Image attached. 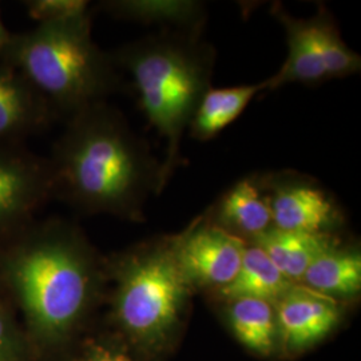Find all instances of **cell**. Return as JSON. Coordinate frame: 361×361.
Returning <instances> with one entry per match:
<instances>
[{"mask_svg":"<svg viewBox=\"0 0 361 361\" xmlns=\"http://www.w3.org/2000/svg\"><path fill=\"white\" fill-rule=\"evenodd\" d=\"M173 244L177 262L190 286L213 292L232 283L247 246L207 216L195 219L185 232L173 237Z\"/></svg>","mask_w":361,"mask_h":361,"instance_id":"obj_6","label":"cell"},{"mask_svg":"<svg viewBox=\"0 0 361 361\" xmlns=\"http://www.w3.org/2000/svg\"><path fill=\"white\" fill-rule=\"evenodd\" d=\"M89 3L83 0H39L31 3V15L40 22L61 20L87 15Z\"/></svg>","mask_w":361,"mask_h":361,"instance_id":"obj_20","label":"cell"},{"mask_svg":"<svg viewBox=\"0 0 361 361\" xmlns=\"http://www.w3.org/2000/svg\"><path fill=\"white\" fill-rule=\"evenodd\" d=\"M277 337L283 348L302 352L320 343L341 320L336 300L297 284L274 304Z\"/></svg>","mask_w":361,"mask_h":361,"instance_id":"obj_8","label":"cell"},{"mask_svg":"<svg viewBox=\"0 0 361 361\" xmlns=\"http://www.w3.org/2000/svg\"><path fill=\"white\" fill-rule=\"evenodd\" d=\"M271 15L283 25L286 34L288 56L280 70L265 79L267 91L289 83L317 85L329 80L317 44L312 16L300 19L285 11L281 4H274Z\"/></svg>","mask_w":361,"mask_h":361,"instance_id":"obj_9","label":"cell"},{"mask_svg":"<svg viewBox=\"0 0 361 361\" xmlns=\"http://www.w3.org/2000/svg\"><path fill=\"white\" fill-rule=\"evenodd\" d=\"M31 116L26 87L11 73L0 70V137L20 129Z\"/></svg>","mask_w":361,"mask_h":361,"instance_id":"obj_19","label":"cell"},{"mask_svg":"<svg viewBox=\"0 0 361 361\" xmlns=\"http://www.w3.org/2000/svg\"><path fill=\"white\" fill-rule=\"evenodd\" d=\"M201 35L161 30L130 43L116 58L130 74L143 114L166 145L165 186L183 164L182 137L212 87L216 50Z\"/></svg>","mask_w":361,"mask_h":361,"instance_id":"obj_2","label":"cell"},{"mask_svg":"<svg viewBox=\"0 0 361 361\" xmlns=\"http://www.w3.org/2000/svg\"><path fill=\"white\" fill-rule=\"evenodd\" d=\"M118 16L162 30L202 34L207 23V8L202 3L190 0H133L111 3Z\"/></svg>","mask_w":361,"mask_h":361,"instance_id":"obj_15","label":"cell"},{"mask_svg":"<svg viewBox=\"0 0 361 361\" xmlns=\"http://www.w3.org/2000/svg\"><path fill=\"white\" fill-rule=\"evenodd\" d=\"M300 285L336 301L357 296L361 290L360 250L340 246L337 241L310 264Z\"/></svg>","mask_w":361,"mask_h":361,"instance_id":"obj_12","label":"cell"},{"mask_svg":"<svg viewBox=\"0 0 361 361\" xmlns=\"http://www.w3.org/2000/svg\"><path fill=\"white\" fill-rule=\"evenodd\" d=\"M6 39H7V34H6V30H4V27L1 25V20H0V46L6 42Z\"/></svg>","mask_w":361,"mask_h":361,"instance_id":"obj_23","label":"cell"},{"mask_svg":"<svg viewBox=\"0 0 361 361\" xmlns=\"http://www.w3.org/2000/svg\"><path fill=\"white\" fill-rule=\"evenodd\" d=\"M82 361H135L131 359L129 355L116 350V349L109 348V347H102V345H95L87 350L86 356L82 359Z\"/></svg>","mask_w":361,"mask_h":361,"instance_id":"obj_21","label":"cell"},{"mask_svg":"<svg viewBox=\"0 0 361 361\" xmlns=\"http://www.w3.org/2000/svg\"><path fill=\"white\" fill-rule=\"evenodd\" d=\"M37 193V173L16 159L0 157V224L26 210Z\"/></svg>","mask_w":361,"mask_h":361,"instance_id":"obj_18","label":"cell"},{"mask_svg":"<svg viewBox=\"0 0 361 361\" xmlns=\"http://www.w3.org/2000/svg\"><path fill=\"white\" fill-rule=\"evenodd\" d=\"M11 279L30 319L46 334L67 331L90 298V262L67 237L49 238L22 252L13 261Z\"/></svg>","mask_w":361,"mask_h":361,"instance_id":"obj_5","label":"cell"},{"mask_svg":"<svg viewBox=\"0 0 361 361\" xmlns=\"http://www.w3.org/2000/svg\"><path fill=\"white\" fill-rule=\"evenodd\" d=\"M312 20L328 79L345 78L360 73V55L349 49L343 40L335 18L328 8L320 6L317 13L312 16Z\"/></svg>","mask_w":361,"mask_h":361,"instance_id":"obj_17","label":"cell"},{"mask_svg":"<svg viewBox=\"0 0 361 361\" xmlns=\"http://www.w3.org/2000/svg\"><path fill=\"white\" fill-rule=\"evenodd\" d=\"M193 290L177 262L173 237L143 246L118 269V322L145 348H162Z\"/></svg>","mask_w":361,"mask_h":361,"instance_id":"obj_4","label":"cell"},{"mask_svg":"<svg viewBox=\"0 0 361 361\" xmlns=\"http://www.w3.org/2000/svg\"><path fill=\"white\" fill-rule=\"evenodd\" d=\"M58 176L78 207L130 219H142L146 201L165 189L162 162L149 145L98 104L74 116L59 147Z\"/></svg>","mask_w":361,"mask_h":361,"instance_id":"obj_1","label":"cell"},{"mask_svg":"<svg viewBox=\"0 0 361 361\" xmlns=\"http://www.w3.org/2000/svg\"><path fill=\"white\" fill-rule=\"evenodd\" d=\"M295 285L284 277L259 247L250 244L246 246L234 280L216 293L225 301L256 298L274 305Z\"/></svg>","mask_w":361,"mask_h":361,"instance_id":"obj_13","label":"cell"},{"mask_svg":"<svg viewBox=\"0 0 361 361\" xmlns=\"http://www.w3.org/2000/svg\"><path fill=\"white\" fill-rule=\"evenodd\" d=\"M7 353V329L4 320L0 317V361L6 360Z\"/></svg>","mask_w":361,"mask_h":361,"instance_id":"obj_22","label":"cell"},{"mask_svg":"<svg viewBox=\"0 0 361 361\" xmlns=\"http://www.w3.org/2000/svg\"><path fill=\"white\" fill-rule=\"evenodd\" d=\"M336 243L334 234L293 232L274 226L250 241L293 284H300L310 264Z\"/></svg>","mask_w":361,"mask_h":361,"instance_id":"obj_11","label":"cell"},{"mask_svg":"<svg viewBox=\"0 0 361 361\" xmlns=\"http://www.w3.org/2000/svg\"><path fill=\"white\" fill-rule=\"evenodd\" d=\"M267 91L265 80L235 87H210L198 104L189 133L194 140L210 141L244 113L252 99Z\"/></svg>","mask_w":361,"mask_h":361,"instance_id":"obj_14","label":"cell"},{"mask_svg":"<svg viewBox=\"0 0 361 361\" xmlns=\"http://www.w3.org/2000/svg\"><path fill=\"white\" fill-rule=\"evenodd\" d=\"M207 216L221 229L245 243L267 232L273 221L262 176H250L234 183Z\"/></svg>","mask_w":361,"mask_h":361,"instance_id":"obj_10","label":"cell"},{"mask_svg":"<svg viewBox=\"0 0 361 361\" xmlns=\"http://www.w3.org/2000/svg\"><path fill=\"white\" fill-rule=\"evenodd\" d=\"M89 15L40 22L15 58L30 80L67 110L79 111L116 87L111 62L91 38Z\"/></svg>","mask_w":361,"mask_h":361,"instance_id":"obj_3","label":"cell"},{"mask_svg":"<svg viewBox=\"0 0 361 361\" xmlns=\"http://www.w3.org/2000/svg\"><path fill=\"white\" fill-rule=\"evenodd\" d=\"M262 180L274 228L332 234L343 224L335 198L314 180L295 173L262 176Z\"/></svg>","mask_w":361,"mask_h":361,"instance_id":"obj_7","label":"cell"},{"mask_svg":"<svg viewBox=\"0 0 361 361\" xmlns=\"http://www.w3.org/2000/svg\"><path fill=\"white\" fill-rule=\"evenodd\" d=\"M228 302V320L233 334L246 348L269 356L279 343L274 305L256 298H235Z\"/></svg>","mask_w":361,"mask_h":361,"instance_id":"obj_16","label":"cell"}]
</instances>
